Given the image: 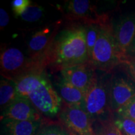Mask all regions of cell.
<instances>
[{
  "label": "cell",
  "mask_w": 135,
  "mask_h": 135,
  "mask_svg": "<svg viewBox=\"0 0 135 135\" xmlns=\"http://www.w3.org/2000/svg\"><path fill=\"white\" fill-rule=\"evenodd\" d=\"M13 81L18 94L29 99L42 115L48 118L58 116L63 102L43 67Z\"/></svg>",
  "instance_id": "cell-1"
},
{
  "label": "cell",
  "mask_w": 135,
  "mask_h": 135,
  "mask_svg": "<svg viewBox=\"0 0 135 135\" xmlns=\"http://www.w3.org/2000/svg\"><path fill=\"white\" fill-rule=\"evenodd\" d=\"M50 53L51 63L60 68L88 63L85 27L80 26L61 33L52 44Z\"/></svg>",
  "instance_id": "cell-2"
},
{
  "label": "cell",
  "mask_w": 135,
  "mask_h": 135,
  "mask_svg": "<svg viewBox=\"0 0 135 135\" xmlns=\"http://www.w3.org/2000/svg\"><path fill=\"white\" fill-rule=\"evenodd\" d=\"M112 71L97 70L91 86L86 94L84 111L92 123L112 119L110 105V86Z\"/></svg>",
  "instance_id": "cell-3"
},
{
  "label": "cell",
  "mask_w": 135,
  "mask_h": 135,
  "mask_svg": "<svg viewBox=\"0 0 135 135\" xmlns=\"http://www.w3.org/2000/svg\"><path fill=\"white\" fill-rule=\"evenodd\" d=\"M126 59L118 48L111 25L108 23L101 25L99 37L89 63L96 70L111 72Z\"/></svg>",
  "instance_id": "cell-4"
},
{
  "label": "cell",
  "mask_w": 135,
  "mask_h": 135,
  "mask_svg": "<svg viewBox=\"0 0 135 135\" xmlns=\"http://www.w3.org/2000/svg\"><path fill=\"white\" fill-rule=\"evenodd\" d=\"M43 62L28 58L19 49L11 47L1 49L0 69L2 77L15 81L31 71L43 67Z\"/></svg>",
  "instance_id": "cell-5"
},
{
  "label": "cell",
  "mask_w": 135,
  "mask_h": 135,
  "mask_svg": "<svg viewBox=\"0 0 135 135\" xmlns=\"http://www.w3.org/2000/svg\"><path fill=\"white\" fill-rule=\"evenodd\" d=\"M135 96V81L124 68L112 71L110 86L111 111L115 113Z\"/></svg>",
  "instance_id": "cell-6"
},
{
  "label": "cell",
  "mask_w": 135,
  "mask_h": 135,
  "mask_svg": "<svg viewBox=\"0 0 135 135\" xmlns=\"http://www.w3.org/2000/svg\"><path fill=\"white\" fill-rule=\"evenodd\" d=\"M64 105L58 119L73 135H93V123L87 113L78 106Z\"/></svg>",
  "instance_id": "cell-7"
},
{
  "label": "cell",
  "mask_w": 135,
  "mask_h": 135,
  "mask_svg": "<svg viewBox=\"0 0 135 135\" xmlns=\"http://www.w3.org/2000/svg\"><path fill=\"white\" fill-rule=\"evenodd\" d=\"M110 25L118 48L127 58V51L135 37V11L120 15Z\"/></svg>",
  "instance_id": "cell-8"
},
{
  "label": "cell",
  "mask_w": 135,
  "mask_h": 135,
  "mask_svg": "<svg viewBox=\"0 0 135 135\" xmlns=\"http://www.w3.org/2000/svg\"><path fill=\"white\" fill-rule=\"evenodd\" d=\"M96 70L88 62L63 68L60 70V73L68 83L86 94L93 83Z\"/></svg>",
  "instance_id": "cell-9"
},
{
  "label": "cell",
  "mask_w": 135,
  "mask_h": 135,
  "mask_svg": "<svg viewBox=\"0 0 135 135\" xmlns=\"http://www.w3.org/2000/svg\"><path fill=\"white\" fill-rule=\"evenodd\" d=\"M65 9L67 17L73 20L83 21L86 25L108 23L105 15H99L96 8L88 0H71L66 3Z\"/></svg>",
  "instance_id": "cell-10"
},
{
  "label": "cell",
  "mask_w": 135,
  "mask_h": 135,
  "mask_svg": "<svg viewBox=\"0 0 135 135\" xmlns=\"http://www.w3.org/2000/svg\"><path fill=\"white\" fill-rule=\"evenodd\" d=\"M11 119L20 121H37L45 120L29 99L21 97L15 100L4 111H1V120Z\"/></svg>",
  "instance_id": "cell-11"
},
{
  "label": "cell",
  "mask_w": 135,
  "mask_h": 135,
  "mask_svg": "<svg viewBox=\"0 0 135 135\" xmlns=\"http://www.w3.org/2000/svg\"><path fill=\"white\" fill-rule=\"evenodd\" d=\"M56 28L47 27L39 30L32 35L28 45L30 58L44 63L41 60V56L44 53L48 51V48H50Z\"/></svg>",
  "instance_id": "cell-12"
},
{
  "label": "cell",
  "mask_w": 135,
  "mask_h": 135,
  "mask_svg": "<svg viewBox=\"0 0 135 135\" xmlns=\"http://www.w3.org/2000/svg\"><path fill=\"white\" fill-rule=\"evenodd\" d=\"M48 120L37 121H20L2 119L1 135H36L40 128Z\"/></svg>",
  "instance_id": "cell-13"
},
{
  "label": "cell",
  "mask_w": 135,
  "mask_h": 135,
  "mask_svg": "<svg viewBox=\"0 0 135 135\" xmlns=\"http://www.w3.org/2000/svg\"><path fill=\"white\" fill-rule=\"evenodd\" d=\"M55 88L63 103L70 106H78L84 110L86 94L61 77L56 83Z\"/></svg>",
  "instance_id": "cell-14"
},
{
  "label": "cell",
  "mask_w": 135,
  "mask_h": 135,
  "mask_svg": "<svg viewBox=\"0 0 135 135\" xmlns=\"http://www.w3.org/2000/svg\"><path fill=\"white\" fill-rule=\"evenodd\" d=\"M20 97L15 83L2 77L0 82V107L4 111Z\"/></svg>",
  "instance_id": "cell-15"
},
{
  "label": "cell",
  "mask_w": 135,
  "mask_h": 135,
  "mask_svg": "<svg viewBox=\"0 0 135 135\" xmlns=\"http://www.w3.org/2000/svg\"><path fill=\"white\" fill-rule=\"evenodd\" d=\"M112 121L123 135H135V121L113 113Z\"/></svg>",
  "instance_id": "cell-16"
},
{
  "label": "cell",
  "mask_w": 135,
  "mask_h": 135,
  "mask_svg": "<svg viewBox=\"0 0 135 135\" xmlns=\"http://www.w3.org/2000/svg\"><path fill=\"white\" fill-rule=\"evenodd\" d=\"M101 25L99 24H89L86 25V46L88 53L89 55V59L90 60L93 51L94 47L99 37V32H100Z\"/></svg>",
  "instance_id": "cell-17"
},
{
  "label": "cell",
  "mask_w": 135,
  "mask_h": 135,
  "mask_svg": "<svg viewBox=\"0 0 135 135\" xmlns=\"http://www.w3.org/2000/svg\"><path fill=\"white\" fill-rule=\"evenodd\" d=\"M36 135H73L61 123H46Z\"/></svg>",
  "instance_id": "cell-18"
},
{
  "label": "cell",
  "mask_w": 135,
  "mask_h": 135,
  "mask_svg": "<svg viewBox=\"0 0 135 135\" xmlns=\"http://www.w3.org/2000/svg\"><path fill=\"white\" fill-rule=\"evenodd\" d=\"M44 14L45 9L42 6L31 3L20 17L28 23H35L41 19Z\"/></svg>",
  "instance_id": "cell-19"
},
{
  "label": "cell",
  "mask_w": 135,
  "mask_h": 135,
  "mask_svg": "<svg viewBox=\"0 0 135 135\" xmlns=\"http://www.w3.org/2000/svg\"><path fill=\"white\" fill-rule=\"evenodd\" d=\"M94 133L99 135H123L113 123L112 119L104 122L93 123Z\"/></svg>",
  "instance_id": "cell-20"
},
{
  "label": "cell",
  "mask_w": 135,
  "mask_h": 135,
  "mask_svg": "<svg viewBox=\"0 0 135 135\" xmlns=\"http://www.w3.org/2000/svg\"><path fill=\"white\" fill-rule=\"evenodd\" d=\"M115 113L135 121V96Z\"/></svg>",
  "instance_id": "cell-21"
},
{
  "label": "cell",
  "mask_w": 135,
  "mask_h": 135,
  "mask_svg": "<svg viewBox=\"0 0 135 135\" xmlns=\"http://www.w3.org/2000/svg\"><path fill=\"white\" fill-rule=\"evenodd\" d=\"M31 3L30 0H13L11 1V6L15 15L17 16H21Z\"/></svg>",
  "instance_id": "cell-22"
},
{
  "label": "cell",
  "mask_w": 135,
  "mask_h": 135,
  "mask_svg": "<svg viewBox=\"0 0 135 135\" xmlns=\"http://www.w3.org/2000/svg\"><path fill=\"white\" fill-rule=\"evenodd\" d=\"M121 66L135 81V58H127Z\"/></svg>",
  "instance_id": "cell-23"
},
{
  "label": "cell",
  "mask_w": 135,
  "mask_h": 135,
  "mask_svg": "<svg viewBox=\"0 0 135 135\" xmlns=\"http://www.w3.org/2000/svg\"><path fill=\"white\" fill-rule=\"evenodd\" d=\"M9 22V16L6 11H5L3 8H0V28L1 30L4 28Z\"/></svg>",
  "instance_id": "cell-24"
},
{
  "label": "cell",
  "mask_w": 135,
  "mask_h": 135,
  "mask_svg": "<svg viewBox=\"0 0 135 135\" xmlns=\"http://www.w3.org/2000/svg\"><path fill=\"white\" fill-rule=\"evenodd\" d=\"M126 56H127V58H135V37L134 40H133L129 49H128Z\"/></svg>",
  "instance_id": "cell-25"
},
{
  "label": "cell",
  "mask_w": 135,
  "mask_h": 135,
  "mask_svg": "<svg viewBox=\"0 0 135 135\" xmlns=\"http://www.w3.org/2000/svg\"><path fill=\"white\" fill-rule=\"evenodd\" d=\"M93 135H99V134H97V133H94V134Z\"/></svg>",
  "instance_id": "cell-26"
}]
</instances>
